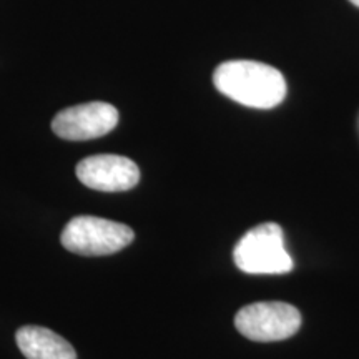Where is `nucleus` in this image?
Returning <instances> with one entry per match:
<instances>
[{
  "mask_svg": "<svg viewBox=\"0 0 359 359\" xmlns=\"http://www.w3.org/2000/svg\"><path fill=\"white\" fill-rule=\"evenodd\" d=\"M213 83L224 97L250 109H275L286 97V80L281 72L262 62H224L215 70Z\"/></svg>",
  "mask_w": 359,
  "mask_h": 359,
  "instance_id": "nucleus-1",
  "label": "nucleus"
},
{
  "mask_svg": "<svg viewBox=\"0 0 359 359\" xmlns=\"http://www.w3.org/2000/svg\"><path fill=\"white\" fill-rule=\"evenodd\" d=\"M233 259L238 269L248 275H285L293 269V258L276 223H263L246 231L235 246Z\"/></svg>",
  "mask_w": 359,
  "mask_h": 359,
  "instance_id": "nucleus-2",
  "label": "nucleus"
},
{
  "mask_svg": "<svg viewBox=\"0 0 359 359\" xmlns=\"http://www.w3.org/2000/svg\"><path fill=\"white\" fill-rule=\"evenodd\" d=\"M133 238L135 233L127 224L80 215L67 223L60 241L72 253L82 257H107L123 250L132 243Z\"/></svg>",
  "mask_w": 359,
  "mask_h": 359,
  "instance_id": "nucleus-3",
  "label": "nucleus"
},
{
  "mask_svg": "<svg viewBox=\"0 0 359 359\" xmlns=\"http://www.w3.org/2000/svg\"><path fill=\"white\" fill-rule=\"evenodd\" d=\"M235 326L245 338L258 343H271L288 339L298 333L302 314L288 303H253L236 313Z\"/></svg>",
  "mask_w": 359,
  "mask_h": 359,
  "instance_id": "nucleus-4",
  "label": "nucleus"
},
{
  "mask_svg": "<svg viewBox=\"0 0 359 359\" xmlns=\"http://www.w3.org/2000/svg\"><path fill=\"white\" fill-rule=\"evenodd\" d=\"M118 118V110L110 103L90 102L58 111L52 120V130L64 140H92L110 133Z\"/></svg>",
  "mask_w": 359,
  "mask_h": 359,
  "instance_id": "nucleus-5",
  "label": "nucleus"
},
{
  "mask_svg": "<svg viewBox=\"0 0 359 359\" xmlns=\"http://www.w3.org/2000/svg\"><path fill=\"white\" fill-rule=\"evenodd\" d=\"M75 173L85 187L97 191H127L140 182L133 160L120 155H93L79 161Z\"/></svg>",
  "mask_w": 359,
  "mask_h": 359,
  "instance_id": "nucleus-6",
  "label": "nucleus"
},
{
  "mask_svg": "<svg viewBox=\"0 0 359 359\" xmlns=\"http://www.w3.org/2000/svg\"><path fill=\"white\" fill-rule=\"evenodd\" d=\"M15 341L27 359H77V353L69 341L48 327L22 326Z\"/></svg>",
  "mask_w": 359,
  "mask_h": 359,
  "instance_id": "nucleus-7",
  "label": "nucleus"
},
{
  "mask_svg": "<svg viewBox=\"0 0 359 359\" xmlns=\"http://www.w3.org/2000/svg\"><path fill=\"white\" fill-rule=\"evenodd\" d=\"M349 2L353 4V6H356V7H359V0H349Z\"/></svg>",
  "mask_w": 359,
  "mask_h": 359,
  "instance_id": "nucleus-8",
  "label": "nucleus"
}]
</instances>
